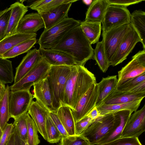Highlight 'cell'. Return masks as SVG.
I'll use <instances>...</instances> for the list:
<instances>
[{"label":"cell","instance_id":"48","mask_svg":"<svg viewBox=\"0 0 145 145\" xmlns=\"http://www.w3.org/2000/svg\"><path fill=\"white\" fill-rule=\"evenodd\" d=\"M6 90L5 84L0 82V101L2 99L5 95Z\"/></svg>","mask_w":145,"mask_h":145},{"label":"cell","instance_id":"19","mask_svg":"<svg viewBox=\"0 0 145 145\" xmlns=\"http://www.w3.org/2000/svg\"><path fill=\"white\" fill-rule=\"evenodd\" d=\"M44 27V23L40 15L37 12H32L24 16L19 23L16 33L35 34Z\"/></svg>","mask_w":145,"mask_h":145},{"label":"cell","instance_id":"20","mask_svg":"<svg viewBox=\"0 0 145 145\" xmlns=\"http://www.w3.org/2000/svg\"><path fill=\"white\" fill-rule=\"evenodd\" d=\"M27 113L32 118L38 129V132L46 140L47 136L46 130V118L50 112L36 101H32Z\"/></svg>","mask_w":145,"mask_h":145},{"label":"cell","instance_id":"40","mask_svg":"<svg viewBox=\"0 0 145 145\" xmlns=\"http://www.w3.org/2000/svg\"><path fill=\"white\" fill-rule=\"evenodd\" d=\"M60 145H90L86 139L80 135L62 137Z\"/></svg>","mask_w":145,"mask_h":145},{"label":"cell","instance_id":"42","mask_svg":"<svg viewBox=\"0 0 145 145\" xmlns=\"http://www.w3.org/2000/svg\"><path fill=\"white\" fill-rule=\"evenodd\" d=\"M95 120H92L88 116H86L80 121L75 122V135H80L91 125Z\"/></svg>","mask_w":145,"mask_h":145},{"label":"cell","instance_id":"15","mask_svg":"<svg viewBox=\"0 0 145 145\" xmlns=\"http://www.w3.org/2000/svg\"><path fill=\"white\" fill-rule=\"evenodd\" d=\"M33 98L49 112H54L52 106V93L47 76L33 85Z\"/></svg>","mask_w":145,"mask_h":145},{"label":"cell","instance_id":"6","mask_svg":"<svg viewBox=\"0 0 145 145\" xmlns=\"http://www.w3.org/2000/svg\"><path fill=\"white\" fill-rule=\"evenodd\" d=\"M131 14L126 7L110 5L102 19L103 32L130 22Z\"/></svg>","mask_w":145,"mask_h":145},{"label":"cell","instance_id":"17","mask_svg":"<svg viewBox=\"0 0 145 145\" xmlns=\"http://www.w3.org/2000/svg\"><path fill=\"white\" fill-rule=\"evenodd\" d=\"M42 58L39 49L35 48L29 51L16 68L14 84L22 79Z\"/></svg>","mask_w":145,"mask_h":145},{"label":"cell","instance_id":"46","mask_svg":"<svg viewBox=\"0 0 145 145\" xmlns=\"http://www.w3.org/2000/svg\"><path fill=\"white\" fill-rule=\"evenodd\" d=\"M100 115L96 106L94 107L93 109L86 116L91 118L92 119L95 120Z\"/></svg>","mask_w":145,"mask_h":145},{"label":"cell","instance_id":"27","mask_svg":"<svg viewBox=\"0 0 145 145\" xmlns=\"http://www.w3.org/2000/svg\"><path fill=\"white\" fill-rule=\"evenodd\" d=\"M101 24L85 20L80 23L81 28L91 45L99 42L101 32Z\"/></svg>","mask_w":145,"mask_h":145},{"label":"cell","instance_id":"25","mask_svg":"<svg viewBox=\"0 0 145 145\" xmlns=\"http://www.w3.org/2000/svg\"><path fill=\"white\" fill-rule=\"evenodd\" d=\"M37 34L16 33L5 37L0 41V57L15 46L28 40L36 38Z\"/></svg>","mask_w":145,"mask_h":145},{"label":"cell","instance_id":"2","mask_svg":"<svg viewBox=\"0 0 145 145\" xmlns=\"http://www.w3.org/2000/svg\"><path fill=\"white\" fill-rule=\"evenodd\" d=\"M51 49L61 51L70 55L77 65L84 66L88 60L93 59L94 49L80 25L68 32Z\"/></svg>","mask_w":145,"mask_h":145},{"label":"cell","instance_id":"10","mask_svg":"<svg viewBox=\"0 0 145 145\" xmlns=\"http://www.w3.org/2000/svg\"><path fill=\"white\" fill-rule=\"evenodd\" d=\"M145 73V49L139 51L118 72L117 87L124 81Z\"/></svg>","mask_w":145,"mask_h":145},{"label":"cell","instance_id":"45","mask_svg":"<svg viewBox=\"0 0 145 145\" xmlns=\"http://www.w3.org/2000/svg\"><path fill=\"white\" fill-rule=\"evenodd\" d=\"M109 5H113L126 7L137 4L144 0H106Z\"/></svg>","mask_w":145,"mask_h":145},{"label":"cell","instance_id":"9","mask_svg":"<svg viewBox=\"0 0 145 145\" xmlns=\"http://www.w3.org/2000/svg\"><path fill=\"white\" fill-rule=\"evenodd\" d=\"M33 99L30 90L10 91L8 106L10 118L15 119L27 112Z\"/></svg>","mask_w":145,"mask_h":145},{"label":"cell","instance_id":"29","mask_svg":"<svg viewBox=\"0 0 145 145\" xmlns=\"http://www.w3.org/2000/svg\"><path fill=\"white\" fill-rule=\"evenodd\" d=\"M130 24L138 34L143 49H145V12L134 11L131 14Z\"/></svg>","mask_w":145,"mask_h":145},{"label":"cell","instance_id":"49","mask_svg":"<svg viewBox=\"0 0 145 145\" xmlns=\"http://www.w3.org/2000/svg\"><path fill=\"white\" fill-rule=\"evenodd\" d=\"M15 131L14 127L9 139L6 145H14Z\"/></svg>","mask_w":145,"mask_h":145},{"label":"cell","instance_id":"16","mask_svg":"<svg viewBox=\"0 0 145 145\" xmlns=\"http://www.w3.org/2000/svg\"><path fill=\"white\" fill-rule=\"evenodd\" d=\"M39 49L42 58L51 65H78L71 56L63 52L51 49Z\"/></svg>","mask_w":145,"mask_h":145},{"label":"cell","instance_id":"4","mask_svg":"<svg viewBox=\"0 0 145 145\" xmlns=\"http://www.w3.org/2000/svg\"><path fill=\"white\" fill-rule=\"evenodd\" d=\"M81 22L80 20L68 17L50 28L44 30L37 41L39 48H53L68 32L79 25Z\"/></svg>","mask_w":145,"mask_h":145},{"label":"cell","instance_id":"1","mask_svg":"<svg viewBox=\"0 0 145 145\" xmlns=\"http://www.w3.org/2000/svg\"><path fill=\"white\" fill-rule=\"evenodd\" d=\"M96 83L94 74L84 66L73 68L67 80L63 92L61 105L74 109L79 100L93 84Z\"/></svg>","mask_w":145,"mask_h":145},{"label":"cell","instance_id":"7","mask_svg":"<svg viewBox=\"0 0 145 145\" xmlns=\"http://www.w3.org/2000/svg\"><path fill=\"white\" fill-rule=\"evenodd\" d=\"M129 27L130 23L125 24L103 32L102 41L105 55L110 64Z\"/></svg>","mask_w":145,"mask_h":145},{"label":"cell","instance_id":"32","mask_svg":"<svg viewBox=\"0 0 145 145\" xmlns=\"http://www.w3.org/2000/svg\"><path fill=\"white\" fill-rule=\"evenodd\" d=\"M14 77L12 61L0 57V82L5 84L12 83Z\"/></svg>","mask_w":145,"mask_h":145},{"label":"cell","instance_id":"11","mask_svg":"<svg viewBox=\"0 0 145 145\" xmlns=\"http://www.w3.org/2000/svg\"><path fill=\"white\" fill-rule=\"evenodd\" d=\"M98 95L97 83L93 84L79 100L74 109L71 110L75 123L85 117L95 106Z\"/></svg>","mask_w":145,"mask_h":145},{"label":"cell","instance_id":"26","mask_svg":"<svg viewBox=\"0 0 145 145\" xmlns=\"http://www.w3.org/2000/svg\"><path fill=\"white\" fill-rule=\"evenodd\" d=\"M142 100L127 103L112 105L101 104L97 108L100 115L109 113H113L119 111L128 110L132 112L137 110Z\"/></svg>","mask_w":145,"mask_h":145},{"label":"cell","instance_id":"23","mask_svg":"<svg viewBox=\"0 0 145 145\" xmlns=\"http://www.w3.org/2000/svg\"><path fill=\"white\" fill-rule=\"evenodd\" d=\"M106 0H94L86 13L85 20L95 22H101L107 7Z\"/></svg>","mask_w":145,"mask_h":145},{"label":"cell","instance_id":"41","mask_svg":"<svg viewBox=\"0 0 145 145\" xmlns=\"http://www.w3.org/2000/svg\"><path fill=\"white\" fill-rule=\"evenodd\" d=\"M95 145H142L138 137H121L110 142Z\"/></svg>","mask_w":145,"mask_h":145},{"label":"cell","instance_id":"44","mask_svg":"<svg viewBox=\"0 0 145 145\" xmlns=\"http://www.w3.org/2000/svg\"><path fill=\"white\" fill-rule=\"evenodd\" d=\"M50 116L55 125L61 133L62 137L69 136L62 123L58 117L56 113L50 112Z\"/></svg>","mask_w":145,"mask_h":145},{"label":"cell","instance_id":"51","mask_svg":"<svg viewBox=\"0 0 145 145\" xmlns=\"http://www.w3.org/2000/svg\"><path fill=\"white\" fill-rule=\"evenodd\" d=\"M2 132H3V131L1 129V125H0V137L2 135Z\"/></svg>","mask_w":145,"mask_h":145},{"label":"cell","instance_id":"24","mask_svg":"<svg viewBox=\"0 0 145 145\" xmlns=\"http://www.w3.org/2000/svg\"><path fill=\"white\" fill-rule=\"evenodd\" d=\"M117 83V76L114 75L103 78L101 81L97 83L98 95L95 106L99 105L116 89Z\"/></svg>","mask_w":145,"mask_h":145},{"label":"cell","instance_id":"31","mask_svg":"<svg viewBox=\"0 0 145 145\" xmlns=\"http://www.w3.org/2000/svg\"><path fill=\"white\" fill-rule=\"evenodd\" d=\"M37 42L36 38L29 39L22 42L6 52L3 54L2 57L7 59L14 58L28 52Z\"/></svg>","mask_w":145,"mask_h":145},{"label":"cell","instance_id":"22","mask_svg":"<svg viewBox=\"0 0 145 145\" xmlns=\"http://www.w3.org/2000/svg\"><path fill=\"white\" fill-rule=\"evenodd\" d=\"M145 97V93H133L127 91H119L116 89L101 104L112 105L126 103L142 100Z\"/></svg>","mask_w":145,"mask_h":145},{"label":"cell","instance_id":"12","mask_svg":"<svg viewBox=\"0 0 145 145\" xmlns=\"http://www.w3.org/2000/svg\"><path fill=\"white\" fill-rule=\"evenodd\" d=\"M141 42L140 37L132 26L130 24L127 32L122 41L110 64L116 66L126 59L136 44Z\"/></svg>","mask_w":145,"mask_h":145},{"label":"cell","instance_id":"28","mask_svg":"<svg viewBox=\"0 0 145 145\" xmlns=\"http://www.w3.org/2000/svg\"><path fill=\"white\" fill-rule=\"evenodd\" d=\"M56 113L68 135H75V122L71 109L62 106L57 109Z\"/></svg>","mask_w":145,"mask_h":145},{"label":"cell","instance_id":"14","mask_svg":"<svg viewBox=\"0 0 145 145\" xmlns=\"http://www.w3.org/2000/svg\"><path fill=\"white\" fill-rule=\"evenodd\" d=\"M132 113L130 110H125L113 113L114 121L112 128L95 145L104 144L121 138L124 128Z\"/></svg>","mask_w":145,"mask_h":145},{"label":"cell","instance_id":"37","mask_svg":"<svg viewBox=\"0 0 145 145\" xmlns=\"http://www.w3.org/2000/svg\"><path fill=\"white\" fill-rule=\"evenodd\" d=\"M26 113L14 119L13 123L16 127L20 137L25 143H27V125L26 119Z\"/></svg>","mask_w":145,"mask_h":145},{"label":"cell","instance_id":"35","mask_svg":"<svg viewBox=\"0 0 145 145\" xmlns=\"http://www.w3.org/2000/svg\"><path fill=\"white\" fill-rule=\"evenodd\" d=\"M27 125V141L28 145H38L40 143L38 134V130L34 121L28 114L26 113Z\"/></svg>","mask_w":145,"mask_h":145},{"label":"cell","instance_id":"13","mask_svg":"<svg viewBox=\"0 0 145 145\" xmlns=\"http://www.w3.org/2000/svg\"><path fill=\"white\" fill-rule=\"evenodd\" d=\"M131 114L122 131L121 137H138L145 131V105Z\"/></svg>","mask_w":145,"mask_h":145},{"label":"cell","instance_id":"33","mask_svg":"<svg viewBox=\"0 0 145 145\" xmlns=\"http://www.w3.org/2000/svg\"><path fill=\"white\" fill-rule=\"evenodd\" d=\"M10 92V87L7 85L4 96L0 101V124L2 131L10 118L8 106Z\"/></svg>","mask_w":145,"mask_h":145},{"label":"cell","instance_id":"43","mask_svg":"<svg viewBox=\"0 0 145 145\" xmlns=\"http://www.w3.org/2000/svg\"><path fill=\"white\" fill-rule=\"evenodd\" d=\"M14 126L12 123H7L0 138V145H6L12 132Z\"/></svg>","mask_w":145,"mask_h":145},{"label":"cell","instance_id":"8","mask_svg":"<svg viewBox=\"0 0 145 145\" xmlns=\"http://www.w3.org/2000/svg\"><path fill=\"white\" fill-rule=\"evenodd\" d=\"M51 67L42 57L33 69L18 82L10 87V91L30 90L33 84L45 78Z\"/></svg>","mask_w":145,"mask_h":145},{"label":"cell","instance_id":"52","mask_svg":"<svg viewBox=\"0 0 145 145\" xmlns=\"http://www.w3.org/2000/svg\"><path fill=\"white\" fill-rule=\"evenodd\" d=\"M25 145H28V144L27 143H26Z\"/></svg>","mask_w":145,"mask_h":145},{"label":"cell","instance_id":"34","mask_svg":"<svg viewBox=\"0 0 145 145\" xmlns=\"http://www.w3.org/2000/svg\"><path fill=\"white\" fill-rule=\"evenodd\" d=\"M93 59L101 70L103 72H106L110 65L105 55L102 41L97 43L93 51Z\"/></svg>","mask_w":145,"mask_h":145},{"label":"cell","instance_id":"36","mask_svg":"<svg viewBox=\"0 0 145 145\" xmlns=\"http://www.w3.org/2000/svg\"><path fill=\"white\" fill-rule=\"evenodd\" d=\"M46 130L47 136L46 140L48 142L54 143L59 141L62 135L52 121L50 114L46 119Z\"/></svg>","mask_w":145,"mask_h":145},{"label":"cell","instance_id":"21","mask_svg":"<svg viewBox=\"0 0 145 145\" xmlns=\"http://www.w3.org/2000/svg\"><path fill=\"white\" fill-rule=\"evenodd\" d=\"M10 7L11 13L6 37L16 33L19 22L28 11V7L24 5L23 2H15Z\"/></svg>","mask_w":145,"mask_h":145},{"label":"cell","instance_id":"5","mask_svg":"<svg viewBox=\"0 0 145 145\" xmlns=\"http://www.w3.org/2000/svg\"><path fill=\"white\" fill-rule=\"evenodd\" d=\"M114 121L113 113L101 115L80 135L87 140L90 145H95L110 131Z\"/></svg>","mask_w":145,"mask_h":145},{"label":"cell","instance_id":"38","mask_svg":"<svg viewBox=\"0 0 145 145\" xmlns=\"http://www.w3.org/2000/svg\"><path fill=\"white\" fill-rule=\"evenodd\" d=\"M145 81V73L126 80L116 88V90L120 91H128Z\"/></svg>","mask_w":145,"mask_h":145},{"label":"cell","instance_id":"47","mask_svg":"<svg viewBox=\"0 0 145 145\" xmlns=\"http://www.w3.org/2000/svg\"><path fill=\"white\" fill-rule=\"evenodd\" d=\"M15 131L14 145H25V143L20 138L16 127L14 126Z\"/></svg>","mask_w":145,"mask_h":145},{"label":"cell","instance_id":"39","mask_svg":"<svg viewBox=\"0 0 145 145\" xmlns=\"http://www.w3.org/2000/svg\"><path fill=\"white\" fill-rule=\"evenodd\" d=\"M11 10L9 7L0 11V41L6 36Z\"/></svg>","mask_w":145,"mask_h":145},{"label":"cell","instance_id":"50","mask_svg":"<svg viewBox=\"0 0 145 145\" xmlns=\"http://www.w3.org/2000/svg\"><path fill=\"white\" fill-rule=\"evenodd\" d=\"M93 0H83L82 1L85 4L90 5L92 3Z\"/></svg>","mask_w":145,"mask_h":145},{"label":"cell","instance_id":"3","mask_svg":"<svg viewBox=\"0 0 145 145\" xmlns=\"http://www.w3.org/2000/svg\"><path fill=\"white\" fill-rule=\"evenodd\" d=\"M73 67L51 65L47 78L52 93V106L55 112L56 113L62 106L65 87Z\"/></svg>","mask_w":145,"mask_h":145},{"label":"cell","instance_id":"18","mask_svg":"<svg viewBox=\"0 0 145 145\" xmlns=\"http://www.w3.org/2000/svg\"><path fill=\"white\" fill-rule=\"evenodd\" d=\"M72 4L71 3H64L40 14L44 23V30L50 28L68 17V12Z\"/></svg>","mask_w":145,"mask_h":145},{"label":"cell","instance_id":"30","mask_svg":"<svg viewBox=\"0 0 145 145\" xmlns=\"http://www.w3.org/2000/svg\"><path fill=\"white\" fill-rule=\"evenodd\" d=\"M76 0H39L35 1L29 5L28 7L36 10L40 14L47 12L58 6L65 3H73Z\"/></svg>","mask_w":145,"mask_h":145}]
</instances>
